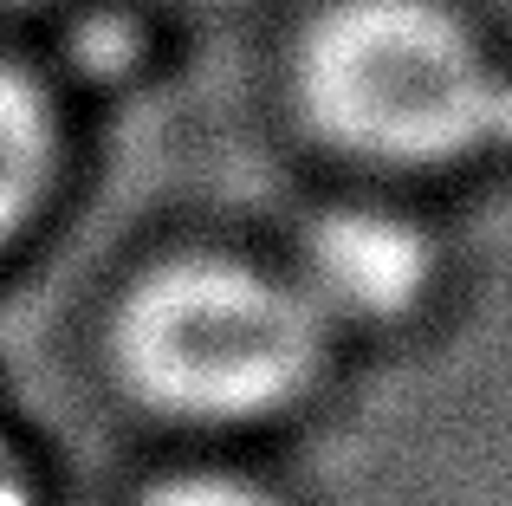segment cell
<instances>
[{
    "label": "cell",
    "mask_w": 512,
    "mask_h": 506,
    "mask_svg": "<svg viewBox=\"0 0 512 506\" xmlns=\"http://www.w3.org/2000/svg\"><path fill=\"white\" fill-rule=\"evenodd\" d=\"M299 104L383 169H448L512 124V91L435 0H338L299 46Z\"/></svg>",
    "instance_id": "obj_1"
},
{
    "label": "cell",
    "mask_w": 512,
    "mask_h": 506,
    "mask_svg": "<svg viewBox=\"0 0 512 506\" xmlns=\"http://www.w3.org/2000/svg\"><path fill=\"white\" fill-rule=\"evenodd\" d=\"M318 312L299 286L240 260H175L130 292L117 364L163 416L247 422L318 370Z\"/></svg>",
    "instance_id": "obj_2"
},
{
    "label": "cell",
    "mask_w": 512,
    "mask_h": 506,
    "mask_svg": "<svg viewBox=\"0 0 512 506\" xmlns=\"http://www.w3.org/2000/svg\"><path fill=\"white\" fill-rule=\"evenodd\" d=\"M428 266H435V253L409 221L344 208V215H325L305 234L299 292L318 312V325H331V318L376 325V318H402L422 299Z\"/></svg>",
    "instance_id": "obj_3"
},
{
    "label": "cell",
    "mask_w": 512,
    "mask_h": 506,
    "mask_svg": "<svg viewBox=\"0 0 512 506\" xmlns=\"http://www.w3.org/2000/svg\"><path fill=\"white\" fill-rule=\"evenodd\" d=\"M52 163H59V143H52L46 98L26 72L0 65V241L26 228L52 182Z\"/></svg>",
    "instance_id": "obj_4"
},
{
    "label": "cell",
    "mask_w": 512,
    "mask_h": 506,
    "mask_svg": "<svg viewBox=\"0 0 512 506\" xmlns=\"http://www.w3.org/2000/svg\"><path fill=\"white\" fill-rule=\"evenodd\" d=\"M143 506H273L266 494L240 481H214V474H195V481H175V487H156Z\"/></svg>",
    "instance_id": "obj_5"
},
{
    "label": "cell",
    "mask_w": 512,
    "mask_h": 506,
    "mask_svg": "<svg viewBox=\"0 0 512 506\" xmlns=\"http://www.w3.org/2000/svg\"><path fill=\"white\" fill-rule=\"evenodd\" d=\"M0 506H26V487H20V468H13V455L0 448Z\"/></svg>",
    "instance_id": "obj_6"
}]
</instances>
